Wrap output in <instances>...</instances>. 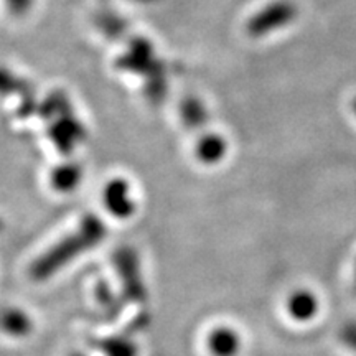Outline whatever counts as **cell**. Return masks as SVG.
I'll return each mask as SVG.
<instances>
[{
    "instance_id": "cell-13",
    "label": "cell",
    "mask_w": 356,
    "mask_h": 356,
    "mask_svg": "<svg viewBox=\"0 0 356 356\" xmlns=\"http://www.w3.org/2000/svg\"><path fill=\"white\" fill-rule=\"evenodd\" d=\"M181 114L188 126H200L204 121V109L202 102L197 99H186L181 106Z\"/></svg>"
},
{
    "instance_id": "cell-1",
    "label": "cell",
    "mask_w": 356,
    "mask_h": 356,
    "mask_svg": "<svg viewBox=\"0 0 356 356\" xmlns=\"http://www.w3.org/2000/svg\"><path fill=\"white\" fill-rule=\"evenodd\" d=\"M106 234H108V229L99 216L86 215L73 233H70L33 261V264L30 266V277L35 282H44L88 249L97 246Z\"/></svg>"
},
{
    "instance_id": "cell-14",
    "label": "cell",
    "mask_w": 356,
    "mask_h": 356,
    "mask_svg": "<svg viewBox=\"0 0 356 356\" xmlns=\"http://www.w3.org/2000/svg\"><path fill=\"white\" fill-rule=\"evenodd\" d=\"M15 89H19V83L15 81V78L7 71L0 70V92H12Z\"/></svg>"
},
{
    "instance_id": "cell-5",
    "label": "cell",
    "mask_w": 356,
    "mask_h": 356,
    "mask_svg": "<svg viewBox=\"0 0 356 356\" xmlns=\"http://www.w3.org/2000/svg\"><path fill=\"white\" fill-rule=\"evenodd\" d=\"M207 346L213 356H236L241 348V338L229 327H216L207 338Z\"/></svg>"
},
{
    "instance_id": "cell-9",
    "label": "cell",
    "mask_w": 356,
    "mask_h": 356,
    "mask_svg": "<svg viewBox=\"0 0 356 356\" xmlns=\"http://www.w3.org/2000/svg\"><path fill=\"white\" fill-rule=\"evenodd\" d=\"M81 167L74 165V163H63V165L56 167L55 170L51 172L50 184L56 191L70 193V191L78 188V185L81 184Z\"/></svg>"
},
{
    "instance_id": "cell-11",
    "label": "cell",
    "mask_w": 356,
    "mask_h": 356,
    "mask_svg": "<svg viewBox=\"0 0 356 356\" xmlns=\"http://www.w3.org/2000/svg\"><path fill=\"white\" fill-rule=\"evenodd\" d=\"M95 296L97 304L101 305V309L104 310V314L108 315L111 320H114L118 315H121L122 304L118 299V296L113 292V289L106 280H99L95 287Z\"/></svg>"
},
{
    "instance_id": "cell-15",
    "label": "cell",
    "mask_w": 356,
    "mask_h": 356,
    "mask_svg": "<svg viewBox=\"0 0 356 356\" xmlns=\"http://www.w3.org/2000/svg\"><path fill=\"white\" fill-rule=\"evenodd\" d=\"M33 0H7V6L15 15H24L32 8Z\"/></svg>"
},
{
    "instance_id": "cell-8",
    "label": "cell",
    "mask_w": 356,
    "mask_h": 356,
    "mask_svg": "<svg viewBox=\"0 0 356 356\" xmlns=\"http://www.w3.org/2000/svg\"><path fill=\"white\" fill-rule=\"evenodd\" d=\"M83 129L81 124L74 122L71 118H66L60 124H56L51 131V139L61 152L70 154L76 142L81 139Z\"/></svg>"
},
{
    "instance_id": "cell-4",
    "label": "cell",
    "mask_w": 356,
    "mask_h": 356,
    "mask_svg": "<svg viewBox=\"0 0 356 356\" xmlns=\"http://www.w3.org/2000/svg\"><path fill=\"white\" fill-rule=\"evenodd\" d=\"M102 203L111 215L126 220L136 213V203L131 197V185L124 178H113L102 190Z\"/></svg>"
},
{
    "instance_id": "cell-16",
    "label": "cell",
    "mask_w": 356,
    "mask_h": 356,
    "mask_svg": "<svg viewBox=\"0 0 356 356\" xmlns=\"http://www.w3.org/2000/svg\"><path fill=\"white\" fill-rule=\"evenodd\" d=\"M351 109H353V113L356 114V97L353 99V102H351Z\"/></svg>"
},
{
    "instance_id": "cell-7",
    "label": "cell",
    "mask_w": 356,
    "mask_h": 356,
    "mask_svg": "<svg viewBox=\"0 0 356 356\" xmlns=\"http://www.w3.org/2000/svg\"><path fill=\"white\" fill-rule=\"evenodd\" d=\"M0 330L7 333L8 337L22 338L32 333L33 322L24 310L7 309L0 314Z\"/></svg>"
},
{
    "instance_id": "cell-3",
    "label": "cell",
    "mask_w": 356,
    "mask_h": 356,
    "mask_svg": "<svg viewBox=\"0 0 356 356\" xmlns=\"http://www.w3.org/2000/svg\"><path fill=\"white\" fill-rule=\"evenodd\" d=\"M297 15H299V10H297L296 3L289 2V0H275L249 19L246 30L254 38L266 37V35L277 32V30L292 24L297 19Z\"/></svg>"
},
{
    "instance_id": "cell-6",
    "label": "cell",
    "mask_w": 356,
    "mask_h": 356,
    "mask_svg": "<svg viewBox=\"0 0 356 356\" xmlns=\"http://www.w3.org/2000/svg\"><path fill=\"white\" fill-rule=\"evenodd\" d=\"M134 335H136V332L126 327L121 335L99 338V340L92 341V345L104 356H137L139 350H137L136 341L132 338Z\"/></svg>"
},
{
    "instance_id": "cell-17",
    "label": "cell",
    "mask_w": 356,
    "mask_h": 356,
    "mask_svg": "<svg viewBox=\"0 0 356 356\" xmlns=\"http://www.w3.org/2000/svg\"><path fill=\"white\" fill-rule=\"evenodd\" d=\"M70 356H86V355H83V353H71Z\"/></svg>"
},
{
    "instance_id": "cell-18",
    "label": "cell",
    "mask_w": 356,
    "mask_h": 356,
    "mask_svg": "<svg viewBox=\"0 0 356 356\" xmlns=\"http://www.w3.org/2000/svg\"><path fill=\"white\" fill-rule=\"evenodd\" d=\"M3 229V225H2V220H0V231Z\"/></svg>"
},
{
    "instance_id": "cell-12",
    "label": "cell",
    "mask_w": 356,
    "mask_h": 356,
    "mask_svg": "<svg viewBox=\"0 0 356 356\" xmlns=\"http://www.w3.org/2000/svg\"><path fill=\"white\" fill-rule=\"evenodd\" d=\"M315 310V300L312 299L310 293L299 292L289 299V312L292 314L293 318L305 320L310 318V315Z\"/></svg>"
},
{
    "instance_id": "cell-2",
    "label": "cell",
    "mask_w": 356,
    "mask_h": 356,
    "mask_svg": "<svg viewBox=\"0 0 356 356\" xmlns=\"http://www.w3.org/2000/svg\"><path fill=\"white\" fill-rule=\"evenodd\" d=\"M113 264L115 273L119 275L122 286V293L126 300L134 304H144L147 302V286L142 279L140 261L136 249L122 246L115 249L113 254Z\"/></svg>"
},
{
    "instance_id": "cell-10",
    "label": "cell",
    "mask_w": 356,
    "mask_h": 356,
    "mask_svg": "<svg viewBox=\"0 0 356 356\" xmlns=\"http://www.w3.org/2000/svg\"><path fill=\"white\" fill-rule=\"evenodd\" d=\"M226 149H228L226 140H222L216 134H210V136H204L197 145V157L200 159V162L215 165L225 157Z\"/></svg>"
}]
</instances>
